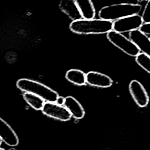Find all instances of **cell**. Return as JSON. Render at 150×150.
Listing matches in <instances>:
<instances>
[{"mask_svg": "<svg viewBox=\"0 0 150 150\" xmlns=\"http://www.w3.org/2000/svg\"><path fill=\"white\" fill-rule=\"evenodd\" d=\"M9 150H16V149H15V148H10Z\"/></svg>", "mask_w": 150, "mask_h": 150, "instance_id": "21", "label": "cell"}, {"mask_svg": "<svg viewBox=\"0 0 150 150\" xmlns=\"http://www.w3.org/2000/svg\"><path fill=\"white\" fill-rule=\"evenodd\" d=\"M64 100L65 98L63 97H61V96H59L58 98L56 100V101L55 102L57 104L60 105H63L64 103Z\"/></svg>", "mask_w": 150, "mask_h": 150, "instance_id": "19", "label": "cell"}, {"mask_svg": "<svg viewBox=\"0 0 150 150\" xmlns=\"http://www.w3.org/2000/svg\"><path fill=\"white\" fill-rule=\"evenodd\" d=\"M141 9L142 6L138 4H112L103 7L98 12V16L100 19L112 22L128 16L138 14Z\"/></svg>", "mask_w": 150, "mask_h": 150, "instance_id": "2", "label": "cell"}, {"mask_svg": "<svg viewBox=\"0 0 150 150\" xmlns=\"http://www.w3.org/2000/svg\"><path fill=\"white\" fill-rule=\"evenodd\" d=\"M149 39H150V36H149Z\"/></svg>", "mask_w": 150, "mask_h": 150, "instance_id": "24", "label": "cell"}, {"mask_svg": "<svg viewBox=\"0 0 150 150\" xmlns=\"http://www.w3.org/2000/svg\"><path fill=\"white\" fill-rule=\"evenodd\" d=\"M0 137L6 145L15 146L19 144L18 135L13 128L0 117Z\"/></svg>", "mask_w": 150, "mask_h": 150, "instance_id": "10", "label": "cell"}, {"mask_svg": "<svg viewBox=\"0 0 150 150\" xmlns=\"http://www.w3.org/2000/svg\"><path fill=\"white\" fill-rule=\"evenodd\" d=\"M135 62L141 67L150 74V57L142 53H139L135 57Z\"/></svg>", "mask_w": 150, "mask_h": 150, "instance_id": "16", "label": "cell"}, {"mask_svg": "<svg viewBox=\"0 0 150 150\" xmlns=\"http://www.w3.org/2000/svg\"><path fill=\"white\" fill-rule=\"evenodd\" d=\"M86 83L94 87L107 88L112 84L113 81L106 74L90 71L86 74Z\"/></svg>", "mask_w": 150, "mask_h": 150, "instance_id": "8", "label": "cell"}, {"mask_svg": "<svg viewBox=\"0 0 150 150\" xmlns=\"http://www.w3.org/2000/svg\"><path fill=\"white\" fill-rule=\"evenodd\" d=\"M143 24L141 16L138 14L128 16L112 22V30L122 33L138 30Z\"/></svg>", "mask_w": 150, "mask_h": 150, "instance_id": "5", "label": "cell"}, {"mask_svg": "<svg viewBox=\"0 0 150 150\" xmlns=\"http://www.w3.org/2000/svg\"><path fill=\"white\" fill-rule=\"evenodd\" d=\"M0 150H4L3 148H0Z\"/></svg>", "mask_w": 150, "mask_h": 150, "instance_id": "22", "label": "cell"}, {"mask_svg": "<svg viewBox=\"0 0 150 150\" xmlns=\"http://www.w3.org/2000/svg\"><path fill=\"white\" fill-rule=\"evenodd\" d=\"M129 38L142 53L150 57V39L147 35L138 29L129 32Z\"/></svg>", "mask_w": 150, "mask_h": 150, "instance_id": "9", "label": "cell"}, {"mask_svg": "<svg viewBox=\"0 0 150 150\" xmlns=\"http://www.w3.org/2000/svg\"><path fill=\"white\" fill-rule=\"evenodd\" d=\"M23 97L31 107L36 110H42L45 103V101L42 98L32 93H25Z\"/></svg>", "mask_w": 150, "mask_h": 150, "instance_id": "15", "label": "cell"}, {"mask_svg": "<svg viewBox=\"0 0 150 150\" xmlns=\"http://www.w3.org/2000/svg\"><path fill=\"white\" fill-rule=\"evenodd\" d=\"M107 38L113 45L129 56L136 57L140 53L136 45L122 33L112 30L107 33Z\"/></svg>", "mask_w": 150, "mask_h": 150, "instance_id": "4", "label": "cell"}, {"mask_svg": "<svg viewBox=\"0 0 150 150\" xmlns=\"http://www.w3.org/2000/svg\"><path fill=\"white\" fill-rule=\"evenodd\" d=\"M41 110L45 115L62 121H68L71 117L70 113L64 106L57 104L56 103L45 102Z\"/></svg>", "mask_w": 150, "mask_h": 150, "instance_id": "6", "label": "cell"}, {"mask_svg": "<svg viewBox=\"0 0 150 150\" xmlns=\"http://www.w3.org/2000/svg\"><path fill=\"white\" fill-rule=\"evenodd\" d=\"M138 1H147L148 0H138Z\"/></svg>", "mask_w": 150, "mask_h": 150, "instance_id": "23", "label": "cell"}, {"mask_svg": "<svg viewBox=\"0 0 150 150\" xmlns=\"http://www.w3.org/2000/svg\"><path fill=\"white\" fill-rule=\"evenodd\" d=\"M139 30L146 35H150V22L143 23Z\"/></svg>", "mask_w": 150, "mask_h": 150, "instance_id": "18", "label": "cell"}, {"mask_svg": "<svg viewBox=\"0 0 150 150\" xmlns=\"http://www.w3.org/2000/svg\"><path fill=\"white\" fill-rule=\"evenodd\" d=\"M143 23L150 22V0H148L141 16Z\"/></svg>", "mask_w": 150, "mask_h": 150, "instance_id": "17", "label": "cell"}, {"mask_svg": "<svg viewBox=\"0 0 150 150\" xmlns=\"http://www.w3.org/2000/svg\"><path fill=\"white\" fill-rule=\"evenodd\" d=\"M69 28L71 32L79 35L107 33L112 30V22L100 18H81L73 21Z\"/></svg>", "mask_w": 150, "mask_h": 150, "instance_id": "1", "label": "cell"}, {"mask_svg": "<svg viewBox=\"0 0 150 150\" xmlns=\"http://www.w3.org/2000/svg\"><path fill=\"white\" fill-rule=\"evenodd\" d=\"M59 8L72 21L83 18L79 8L73 0H61L59 4Z\"/></svg>", "mask_w": 150, "mask_h": 150, "instance_id": "12", "label": "cell"}, {"mask_svg": "<svg viewBox=\"0 0 150 150\" xmlns=\"http://www.w3.org/2000/svg\"><path fill=\"white\" fill-rule=\"evenodd\" d=\"M65 77L69 81L77 86L86 84V74L79 69L69 70L66 73Z\"/></svg>", "mask_w": 150, "mask_h": 150, "instance_id": "14", "label": "cell"}, {"mask_svg": "<svg viewBox=\"0 0 150 150\" xmlns=\"http://www.w3.org/2000/svg\"><path fill=\"white\" fill-rule=\"evenodd\" d=\"M129 93L136 103L140 107H146L149 103V96L142 84L136 80H132L129 84Z\"/></svg>", "mask_w": 150, "mask_h": 150, "instance_id": "7", "label": "cell"}, {"mask_svg": "<svg viewBox=\"0 0 150 150\" xmlns=\"http://www.w3.org/2000/svg\"><path fill=\"white\" fill-rule=\"evenodd\" d=\"M83 18L92 19L96 15V9L91 0H73Z\"/></svg>", "mask_w": 150, "mask_h": 150, "instance_id": "13", "label": "cell"}, {"mask_svg": "<svg viewBox=\"0 0 150 150\" xmlns=\"http://www.w3.org/2000/svg\"><path fill=\"white\" fill-rule=\"evenodd\" d=\"M2 139H1V138L0 137V145H1V143H2Z\"/></svg>", "mask_w": 150, "mask_h": 150, "instance_id": "20", "label": "cell"}, {"mask_svg": "<svg viewBox=\"0 0 150 150\" xmlns=\"http://www.w3.org/2000/svg\"><path fill=\"white\" fill-rule=\"evenodd\" d=\"M16 85L21 91L38 96L46 102L55 103L59 96L56 91L41 83L31 79H19Z\"/></svg>", "mask_w": 150, "mask_h": 150, "instance_id": "3", "label": "cell"}, {"mask_svg": "<svg viewBox=\"0 0 150 150\" xmlns=\"http://www.w3.org/2000/svg\"><path fill=\"white\" fill-rule=\"evenodd\" d=\"M63 106L69 111L71 117L76 119H81L85 115V111L82 105L72 96L65 97Z\"/></svg>", "mask_w": 150, "mask_h": 150, "instance_id": "11", "label": "cell"}]
</instances>
